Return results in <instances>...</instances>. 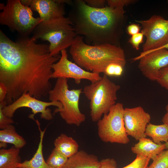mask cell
I'll return each mask as SVG.
<instances>
[{"instance_id": "cell-19", "label": "cell", "mask_w": 168, "mask_h": 168, "mask_svg": "<svg viewBox=\"0 0 168 168\" xmlns=\"http://www.w3.org/2000/svg\"><path fill=\"white\" fill-rule=\"evenodd\" d=\"M20 149L15 147L0 150V168H17L21 162Z\"/></svg>"}, {"instance_id": "cell-30", "label": "cell", "mask_w": 168, "mask_h": 168, "mask_svg": "<svg viewBox=\"0 0 168 168\" xmlns=\"http://www.w3.org/2000/svg\"><path fill=\"white\" fill-rule=\"evenodd\" d=\"M117 166L116 161L114 159L107 158L100 161V165L99 168H117Z\"/></svg>"}, {"instance_id": "cell-27", "label": "cell", "mask_w": 168, "mask_h": 168, "mask_svg": "<svg viewBox=\"0 0 168 168\" xmlns=\"http://www.w3.org/2000/svg\"><path fill=\"white\" fill-rule=\"evenodd\" d=\"M7 104L5 100L0 102V128L1 129L6 128L14 122L12 118L6 116L2 112V107L7 105Z\"/></svg>"}, {"instance_id": "cell-8", "label": "cell", "mask_w": 168, "mask_h": 168, "mask_svg": "<svg viewBox=\"0 0 168 168\" xmlns=\"http://www.w3.org/2000/svg\"><path fill=\"white\" fill-rule=\"evenodd\" d=\"M124 109L122 103H116L98 121V134L102 141L123 144L129 142L124 126Z\"/></svg>"}, {"instance_id": "cell-32", "label": "cell", "mask_w": 168, "mask_h": 168, "mask_svg": "<svg viewBox=\"0 0 168 168\" xmlns=\"http://www.w3.org/2000/svg\"><path fill=\"white\" fill-rule=\"evenodd\" d=\"M140 25L138 23H131L128 25L127 27L128 34L132 36L140 32L142 28Z\"/></svg>"}, {"instance_id": "cell-25", "label": "cell", "mask_w": 168, "mask_h": 168, "mask_svg": "<svg viewBox=\"0 0 168 168\" xmlns=\"http://www.w3.org/2000/svg\"><path fill=\"white\" fill-rule=\"evenodd\" d=\"M150 159L140 155H136L131 163L122 168H148Z\"/></svg>"}, {"instance_id": "cell-6", "label": "cell", "mask_w": 168, "mask_h": 168, "mask_svg": "<svg viewBox=\"0 0 168 168\" xmlns=\"http://www.w3.org/2000/svg\"><path fill=\"white\" fill-rule=\"evenodd\" d=\"M0 24L17 31L21 37H29L35 27L43 21L33 16L29 6L21 0H8L5 4L0 3Z\"/></svg>"}, {"instance_id": "cell-29", "label": "cell", "mask_w": 168, "mask_h": 168, "mask_svg": "<svg viewBox=\"0 0 168 168\" xmlns=\"http://www.w3.org/2000/svg\"><path fill=\"white\" fill-rule=\"evenodd\" d=\"M144 36L142 32H140L132 36L129 40V42L134 49L138 50L140 49V44L144 42Z\"/></svg>"}, {"instance_id": "cell-13", "label": "cell", "mask_w": 168, "mask_h": 168, "mask_svg": "<svg viewBox=\"0 0 168 168\" xmlns=\"http://www.w3.org/2000/svg\"><path fill=\"white\" fill-rule=\"evenodd\" d=\"M138 67L142 75L156 81L159 71L168 65V49L162 48L151 52L139 59Z\"/></svg>"}, {"instance_id": "cell-36", "label": "cell", "mask_w": 168, "mask_h": 168, "mask_svg": "<svg viewBox=\"0 0 168 168\" xmlns=\"http://www.w3.org/2000/svg\"><path fill=\"white\" fill-rule=\"evenodd\" d=\"M166 149H168V141L165 143Z\"/></svg>"}, {"instance_id": "cell-4", "label": "cell", "mask_w": 168, "mask_h": 168, "mask_svg": "<svg viewBox=\"0 0 168 168\" xmlns=\"http://www.w3.org/2000/svg\"><path fill=\"white\" fill-rule=\"evenodd\" d=\"M31 38L49 42V50L53 56L70 47L78 35L72 23L65 16L40 23L35 28Z\"/></svg>"}, {"instance_id": "cell-28", "label": "cell", "mask_w": 168, "mask_h": 168, "mask_svg": "<svg viewBox=\"0 0 168 168\" xmlns=\"http://www.w3.org/2000/svg\"><path fill=\"white\" fill-rule=\"evenodd\" d=\"M137 0H107V6L114 8H124L125 6L134 4Z\"/></svg>"}, {"instance_id": "cell-9", "label": "cell", "mask_w": 168, "mask_h": 168, "mask_svg": "<svg viewBox=\"0 0 168 168\" xmlns=\"http://www.w3.org/2000/svg\"><path fill=\"white\" fill-rule=\"evenodd\" d=\"M136 21L141 25V32L146 38L142 52L151 51L168 44V20L155 15L147 20Z\"/></svg>"}, {"instance_id": "cell-5", "label": "cell", "mask_w": 168, "mask_h": 168, "mask_svg": "<svg viewBox=\"0 0 168 168\" xmlns=\"http://www.w3.org/2000/svg\"><path fill=\"white\" fill-rule=\"evenodd\" d=\"M120 88L104 74L99 80L84 87L82 93L90 101V116L93 122H97L116 103L117 92Z\"/></svg>"}, {"instance_id": "cell-31", "label": "cell", "mask_w": 168, "mask_h": 168, "mask_svg": "<svg viewBox=\"0 0 168 168\" xmlns=\"http://www.w3.org/2000/svg\"><path fill=\"white\" fill-rule=\"evenodd\" d=\"M84 1L89 7L95 8L105 7L106 2V0H85Z\"/></svg>"}, {"instance_id": "cell-10", "label": "cell", "mask_w": 168, "mask_h": 168, "mask_svg": "<svg viewBox=\"0 0 168 168\" xmlns=\"http://www.w3.org/2000/svg\"><path fill=\"white\" fill-rule=\"evenodd\" d=\"M50 106L57 107L54 111V114L62 109V105L59 102L44 101L31 96L29 94L25 93L12 103L3 106L2 110L5 115L12 118L17 109L22 107H27L30 109L32 113L29 116V118L34 120L35 115L40 113L41 118L50 120L53 119V115L51 110L48 108Z\"/></svg>"}, {"instance_id": "cell-15", "label": "cell", "mask_w": 168, "mask_h": 168, "mask_svg": "<svg viewBox=\"0 0 168 168\" xmlns=\"http://www.w3.org/2000/svg\"><path fill=\"white\" fill-rule=\"evenodd\" d=\"M166 149L165 143L157 144L150 139L144 138L131 148L132 152L153 160L159 154Z\"/></svg>"}, {"instance_id": "cell-3", "label": "cell", "mask_w": 168, "mask_h": 168, "mask_svg": "<svg viewBox=\"0 0 168 168\" xmlns=\"http://www.w3.org/2000/svg\"><path fill=\"white\" fill-rule=\"evenodd\" d=\"M78 35L70 47L69 53L75 63L86 71L100 74L109 64H126L124 51L120 46L111 44L93 45L85 43Z\"/></svg>"}, {"instance_id": "cell-1", "label": "cell", "mask_w": 168, "mask_h": 168, "mask_svg": "<svg viewBox=\"0 0 168 168\" xmlns=\"http://www.w3.org/2000/svg\"><path fill=\"white\" fill-rule=\"evenodd\" d=\"M60 58L51 54L49 45L29 36L14 41L0 30V82L7 88V104L25 93L38 99L46 96L51 89L53 65Z\"/></svg>"}, {"instance_id": "cell-21", "label": "cell", "mask_w": 168, "mask_h": 168, "mask_svg": "<svg viewBox=\"0 0 168 168\" xmlns=\"http://www.w3.org/2000/svg\"><path fill=\"white\" fill-rule=\"evenodd\" d=\"M145 134L156 143H166L168 141V125L165 124L155 125L150 123L147 126Z\"/></svg>"}, {"instance_id": "cell-34", "label": "cell", "mask_w": 168, "mask_h": 168, "mask_svg": "<svg viewBox=\"0 0 168 168\" xmlns=\"http://www.w3.org/2000/svg\"><path fill=\"white\" fill-rule=\"evenodd\" d=\"M166 113L163 116L162 121L163 124L168 125V103L166 107Z\"/></svg>"}, {"instance_id": "cell-16", "label": "cell", "mask_w": 168, "mask_h": 168, "mask_svg": "<svg viewBox=\"0 0 168 168\" xmlns=\"http://www.w3.org/2000/svg\"><path fill=\"white\" fill-rule=\"evenodd\" d=\"M100 165L96 156L81 150L68 158L63 168H99Z\"/></svg>"}, {"instance_id": "cell-14", "label": "cell", "mask_w": 168, "mask_h": 168, "mask_svg": "<svg viewBox=\"0 0 168 168\" xmlns=\"http://www.w3.org/2000/svg\"><path fill=\"white\" fill-rule=\"evenodd\" d=\"M21 3L39 13L44 21L64 17L65 3L71 5L72 1L62 0H21Z\"/></svg>"}, {"instance_id": "cell-23", "label": "cell", "mask_w": 168, "mask_h": 168, "mask_svg": "<svg viewBox=\"0 0 168 168\" xmlns=\"http://www.w3.org/2000/svg\"><path fill=\"white\" fill-rule=\"evenodd\" d=\"M148 168H168V149L159 154Z\"/></svg>"}, {"instance_id": "cell-37", "label": "cell", "mask_w": 168, "mask_h": 168, "mask_svg": "<svg viewBox=\"0 0 168 168\" xmlns=\"http://www.w3.org/2000/svg\"><path fill=\"white\" fill-rule=\"evenodd\" d=\"M18 168H24V167H19Z\"/></svg>"}, {"instance_id": "cell-33", "label": "cell", "mask_w": 168, "mask_h": 168, "mask_svg": "<svg viewBox=\"0 0 168 168\" xmlns=\"http://www.w3.org/2000/svg\"><path fill=\"white\" fill-rule=\"evenodd\" d=\"M7 93V90L5 86L0 82V102L5 100Z\"/></svg>"}, {"instance_id": "cell-38", "label": "cell", "mask_w": 168, "mask_h": 168, "mask_svg": "<svg viewBox=\"0 0 168 168\" xmlns=\"http://www.w3.org/2000/svg\"><path fill=\"white\" fill-rule=\"evenodd\" d=\"M167 3H168V0L167 1Z\"/></svg>"}, {"instance_id": "cell-12", "label": "cell", "mask_w": 168, "mask_h": 168, "mask_svg": "<svg viewBox=\"0 0 168 168\" xmlns=\"http://www.w3.org/2000/svg\"><path fill=\"white\" fill-rule=\"evenodd\" d=\"M124 119L126 132L138 141L146 138L145 131L150 123L151 116L141 106L131 108H124Z\"/></svg>"}, {"instance_id": "cell-7", "label": "cell", "mask_w": 168, "mask_h": 168, "mask_svg": "<svg viewBox=\"0 0 168 168\" xmlns=\"http://www.w3.org/2000/svg\"><path fill=\"white\" fill-rule=\"evenodd\" d=\"M81 88L69 90L68 79L58 78L52 89L48 93L50 101L60 103L62 109L58 112L61 118L70 125L79 126L86 119L85 115L79 107Z\"/></svg>"}, {"instance_id": "cell-22", "label": "cell", "mask_w": 168, "mask_h": 168, "mask_svg": "<svg viewBox=\"0 0 168 168\" xmlns=\"http://www.w3.org/2000/svg\"><path fill=\"white\" fill-rule=\"evenodd\" d=\"M68 159L54 148L46 162L51 168H63Z\"/></svg>"}, {"instance_id": "cell-17", "label": "cell", "mask_w": 168, "mask_h": 168, "mask_svg": "<svg viewBox=\"0 0 168 168\" xmlns=\"http://www.w3.org/2000/svg\"><path fill=\"white\" fill-rule=\"evenodd\" d=\"M40 131V140L36 152L30 160H25L18 164L17 168L22 167L25 168H51L45 161L43 153V142L46 129L42 131L40 128V123L38 120H35Z\"/></svg>"}, {"instance_id": "cell-2", "label": "cell", "mask_w": 168, "mask_h": 168, "mask_svg": "<svg viewBox=\"0 0 168 168\" xmlns=\"http://www.w3.org/2000/svg\"><path fill=\"white\" fill-rule=\"evenodd\" d=\"M68 17L77 35L85 38L90 45L111 44L120 46L126 18L124 8L108 6L95 8L84 0H75Z\"/></svg>"}, {"instance_id": "cell-24", "label": "cell", "mask_w": 168, "mask_h": 168, "mask_svg": "<svg viewBox=\"0 0 168 168\" xmlns=\"http://www.w3.org/2000/svg\"><path fill=\"white\" fill-rule=\"evenodd\" d=\"M124 68L119 64L112 63L107 66L103 73L107 76L119 77L122 74Z\"/></svg>"}, {"instance_id": "cell-26", "label": "cell", "mask_w": 168, "mask_h": 168, "mask_svg": "<svg viewBox=\"0 0 168 168\" xmlns=\"http://www.w3.org/2000/svg\"><path fill=\"white\" fill-rule=\"evenodd\" d=\"M156 81L162 87L168 91V65L159 71Z\"/></svg>"}, {"instance_id": "cell-20", "label": "cell", "mask_w": 168, "mask_h": 168, "mask_svg": "<svg viewBox=\"0 0 168 168\" xmlns=\"http://www.w3.org/2000/svg\"><path fill=\"white\" fill-rule=\"evenodd\" d=\"M0 142L12 144L20 149L26 143L24 138L17 133L14 126L12 124L0 130Z\"/></svg>"}, {"instance_id": "cell-35", "label": "cell", "mask_w": 168, "mask_h": 168, "mask_svg": "<svg viewBox=\"0 0 168 168\" xmlns=\"http://www.w3.org/2000/svg\"><path fill=\"white\" fill-rule=\"evenodd\" d=\"M162 48H165V49H168V44H167L159 48V49H156V50H153V51H150V52H146V53H143V54L144 55H145L146 54H148V53L151 52H152V51H154V50H157V49H162Z\"/></svg>"}, {"instance_id": "cell-11", "label": "cell", "mask_w": 168, "mask_h": 168, "mask_svg": "<svg viewBox=\"0 0 168 168\" xmlns=\"http://www.w3.org/2000/svg\"><path fill=\"white\" fill-rule=\"evenodd\" d=\"M61 53L58 61L53 65L51 78L72 79L76 84H79L83 79L87 80L93 83L101 78L100 74L86 70L70 61L68 58L66 49L62 50Z\"/></svg>"}, {"instance_id": "cell-18", "label": "cell", "mask_w": 168, "mask_h": 168, "mask_svg": "<svg viewBox=\"0 0 168 168\" xmlns=\"http://www.w3.org/2000/svg\"><path fill=\"white\" fill-rule=\"evenodd\" d=\"M54 144V148L68 158L79 151V146L77 141L64 133L56 138Z\"/></svg>"}]
</instances>
